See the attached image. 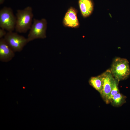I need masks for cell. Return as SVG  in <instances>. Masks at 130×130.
Segmentation results:
<instances>
[{
  "label": "cell",
  "mask_w": 130,
  "mask_h": 130,
  "mask_svg": "<svg viewBox=\"0 0 130 130\" xmlns=\"http://www.w3.org/2000/svg\"><path fill=\"white\" fill-rule=\"evenodd\" d=\"M15 30L19 33H25L29 30L33 21V14L32 7L27 6L17 10Z\"/></svg>",
  "instance_id": "cell-1"
},
{
  "label": "cell",
  "mask_w": 130,
  "mask_h": 130,
  "mask_svg": "<svg viewBox=\"0 0 130 130\" xmlns=\"http://www.w3.org/2000/svg\"><path fill=\"white\" fill-rule=\"evenodd\" d=\"M114 77L119 81L126 79L130 74L129 62L125 58L117 57L113 61L110 70Z\"/></svg>",
  "instance_id": "cell-2"
},
{
  "label": "cell",
  "mask_w": 130,
  "mask_h": 130,
  "mask_svg": "<svg viewBox=\"0 0 130 130\" xmlns=\"http://www.w3.org/2000/svg\"><path fill=\"white\" fill-rule=\"evenodd\" d=\"M47 25L46 20L45 18L40 20L34 19L27 38L28 42L46 38Z\"/></svg>",
  "instance_id": "cell-3"
},
{
  "label": "cell",
  "mask_w": 130,
  "mask_h": 130,
  "mask_svg": "<svg viewBox=\"0 0 130 130\" xmlns=\"http://www.w3.org/2000/svg\"><path fill=\"white\" fill-rule=\"evenodd\" d=\"M16 17L12 9L4 6L0 10V27L8 32H13L15 29Z\"/></svg>",
  "instance_id": "cell-4"
},
{
  "label": "cell",
  "mask_w": 130,
  "mask_h": 130,
  "mask_svg": "<svg viewBox=\"0 0 130 130\" xmlns=\"http://www.w3.org/2000/svg\"><path fill=\"white\" fill-rule=\"evenodd\" d=\"M3 38L15 52H21L29 42L27 38L19 35L17 32H7Z\"/></svg>",
  "instance_id": "cell-5"
},
{
  "label": "cell",
  "mask_w": 130,
  "mask_h": 130,
  "mask_svg": "<svg viewBox=\"0 0 130 130\" xmlns=\"http://www.w3.org/2000/svg\"><path fill=\"white\" fill-rule=\"evenodd\" d=\"M104 80L103 87L101 96L106 104L111 89L112 83L114 78L110 70L108 69L103 73Z\"/></svg>",
  "instance_id": "cell-6"
},
{
  "label": "cell",
  "mask_w": 130,
  "mask_h": 130,
  "mask_svg": "<svg viewBox=\"0 0 130 130\" xmlns=\"http://www.w3.org/2000/svg\"><path fill=\"white\" fill-rule=\"evenodd\" d=\"M77 10L75 8L71 7L69 8L63 19L64 26L75 28L79 27L80 24L77 17Z\"/></svg>",
  "instance_id": "cell-7"
},
{
  "label": "cell",
  "mask_w": 130,
  "mask_h": 130,
  "mask_svg": "<svg viewBox=\"0 0 130 130\" xmlns=\"http://www.w3.org/2000/svg\"><path fill=\"white\" fill-rule=\"evenodd\" d=\"M15 53L4 38L0 39V60L4 62L11 61L15 56Z\"/></svg>",
  "instance_id": "cell-8"
},
{
  "label": "cell",
  "mask_w": 130,
  "mask_h": 130,
  "mask_svg": "<svg viewBox=\"0 0 130 130\" xmlns=\"http://www.w3.org/2000/svg\"><path fill=\"white\" fill-rule=\"evenodd\" d=\"M78 4L81 14L84 18L90 16L94 9L93 0H78Z\"/></svg>",
  "instance_id": "cell-9"
},
{
  "label": "cell",
  "mask_w": 130,
  "mask_h": 130,
  "mask_svg": "<svg viewBox=\"0 0 130 130\" xmlns=\"http://www.w3.org/2000/svg\"><path fill=\"white\" fill-rule=\"evenodd\" d=\"M104 78L103 73L95 77H92L89 79V83L100 94L102 91L103 84Z\"/></svg>",
  "instance_id": "cell-10"
},
{
  "label": "cell",
  "mask_w": 130,
  "mask_h": 130,
  "mask_svg": "<svg viewBox=\"0 0 130 130\" xmlns=\"http://www.w3.org/2000/svg\"><path fill=\"white\" fill-rule=\"evenodd\" d=\"M126 98V97L119 92L113 97L110 103L114 107H120L125 103Z\"/></svg>",
  "instance_id": "cell-11"
},
{
  "label": "cell",
  "mask_w": 130,
  "mask_h": 130,
  "mask_svg": "<svg viewBox=\"0 0 130 130\" xmlns=\"http://www.w3.org/2000/svg\"><path fill=\"white\" fill-rule=\"evenodd\" d=\"M119 81L115 78L113 80L111 91L108 99V104L110 103L113 97L119 92L118 85Z\"/></svg>",
  "instance_id": "cell-12"
},
{
  "label": "cell",
  "mask_w": 130,
  "mask_h": 130,
  "mask_svg": "<svg viewBox=\"0 0 130 130\" xmlns=\"http://www.w3.org/2000/svg\"><path fill=\"white\" fill-rule=\"evenodd\" d=\"M6 30L1 28H0V39L3 38L6 34Z\"/></svg>",
  "instance_id": "cell-13"
},
{
  "label": "cell",
  "mask_w": 130,
  "mask_h": 130,
  "mask_svg": "<svg viewBox=\"0 0 130 130\" xmlns=\"http://www.w3.org/2000/svg\"><path fill=\"white\" fill-rule=\"evenodd\" d=\"M5 0H0V4H2Z\"/></svg>",
  "instance_id": "cell-14"
}]
</instances>
